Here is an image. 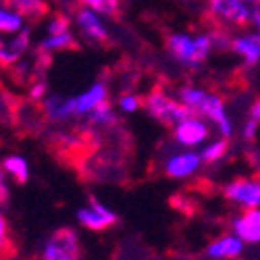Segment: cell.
Listing matches in <instances>:
<instances>
[{
    "label": "cell",
    "instance_id": "1",
    "mask_svg": "<svg viewBox=\"0 0 260 260\" xmlns=\"http://www.w3.org/2000/svg\"><path fill=\"white\" fill-rule=\"evenodd\" d=\"M169 52L181 64L189 69H198L212 50L210 36H189V34H173L167 40Z\"/></svg>",
    "mask_w": 260,
    "mask_h": 260
},
{
    "label": "cell",
    "instance_id": "2",
    "mask_svg": "<svg viewBox=\"0 0 260 260\" xmlns=\"http://www.w3.org/2000/svg\"><path fill=\"white\" fill-rule=\"evenodd\" d=\"M144 108L150 113V117H154L158 123H162L167 127H177L181 121L193 117L179 100H173L171 96H167L160 90H154L146 96Z\"/></svg>",
    "mask_w": 260,
    "mask_h": 260
},
{
    "label": "cell",
    "instance_id": "3",
    "mask_svg": "<svg viewBox=\"0 0 260 260\" xmlns=\"http://www.w3.org/2000/svg\"><path fill=\"white\" fill-rule=\"evenodd\" d=\"M42 260H79L77 235L71 229H58L52 233L42 250Z\"/></svg>",
    "mask_w": 260,
    "mask_h": 260
},
{
    "label": "cell",
    "instance_id": "4",
    "mask_svg": "<svg viewBox=\"0 0 260 260\" xmlns=\"http://www.w3.org/2000/svg\"><path fill=\"white\" fill-rule=\"evenodd\" d=\"M75 216H77L79 225H83L85 229H92V231H104L119 221L117 212H113L106 204H102L96 198H90V204L79 208L75 212Z\"/></svg>",
    "mask_w": 260,
    "mask_h": 260
},
{
    "label": "cell",
    "instance_id": "5",
    "mask_svg": "<svg viewBox=\"0 0 260 260\" xmlns=\"http://www.w3.org/2000/svg\"><path fill=\"white\" fill-rule=\"evenodd\" d=\"M225 198L246 210L260 208V177L254 179H235L225 185Z\"/></svg>",
    "mask_w": 260,
    "mask_h": 260
},
{
    "label": "cell",
    "instance_id": "6",
    "mask_svg": "<svg viewBox=\"0 0 260 260\" xmlns=\"http://www.w3.org/2000/svg\"><path fill=\"white\" fill-rule=\"evenodd\" d=\"M104 102H108V88H106L104 81H96L83 94L73 96V98H67V106H69L71 119L73 117H85V115H90L92 111H96V108L100 104H104Z\"/></svg>",
    "mask_w": 260,
    "mask_h": 260
},
{
    "label": "cell",
    "instance_id": "7",
    "mask_svg": "<svg viewBox=\"0 0 260 260\" xmlns=\"http://www.w3.org/2000/svg\"><path fill=\"white\" fill-rule=\"evenodd\" d=\"M208 9L216 19L231 25H248L252 21V11L242 0H208Z\"/></svg>",
    "mask_w": 260,
    "mask_h": 260
},
{
    "label": "cell",
    "instance_id": "8",
    "mask_svg": "<svg viewBox=\"0 0 260 260\" xmlns=\"http://www.w3.org/2000/svg\"><path fill=\"white\" fill-rule=\"evenodd\" d=\"M196 117H206L210 119L212 123H216V127H219V132H221V138L223 140H229L233 136V127H231V119L227 117L225 113V102L221 96H216V94H210L206 92L200 108H198V115Z\"/></svg>",
    "mask_w": 260,
    "mask_h": 260
},
{
    "label": "cell",
    "instance_id": "9",
    "mask_svg": "<svg viewBox=\"0 0 260 260\" xmlns=\"http://www.w3.org/2000/svg\"><path fill=\"white\" fill-rule=\"evenodd\" d=\"M208 134H210V129L200 117H189L173 129V136H175L177 144H181L185 148H193V146L202 144L208 138Z\"/></svg>",
    "mask_w": 260,
    "mask_h": 260
},
{
    "label": "cell",
    "instance_id": "10",
    "mask_svg": "<svg viewBox=\"0 0 260 260\" xmlns=\"http://www.w3.org/2000/svg\"><path fill=\"white\" fill-rule=\"evenodd\" d=\"M202 165V156L198 152H181V154H175L171 156L165 165V173L167 177L171 179H185L189 175H193Z\"/></svg>",
    "mask_w": 260,
    "mask_h": 260
},
{
    "label": "cell",
    "instance_id": "11",
    "mask_svg": "<svg viewBox=\"0 0 260 260\" xmlns=\"http://www.w3.org/2000/svg\"><path fill=\"white\" fill-rule=\"evenodd\" d=\"M233 231L244 244L260 242V208H250L233 221Z\"/></svg>",
    "mask_w": 260,
    "mask_h": 260
},
{
    "label": "cell",
    "instance_id": "12",
    "mask_svg": "<svg viewBox=\"0 0 260 260\" xmlns=\"http://www.w3.org/2000/svg\"><path fill=\"white\" fill-rule=\"evenodd\" d=\"M75 23L85 36L96 40V42H102L104 44V42L108 40V31H106L104 23L100 21L98 13H94L92 9H79L77 15H75Z\"/></svg>",
    "mask_w": 260,
    "mask_h": 260
},
{
    "label": "cell",
    "instance_id": "13",
    "mask_svg": "<svg viewBox=\"0 0 260 260\" xmlns=\"http://www.w3.org/2000/svg\"><path fill=\"white\" fill-rule=\"evenodd\" d=\"M29 40H31V29L29 27H23L11 42L0 46V64H13L17 62L23 52L27 50L29 46Z\"/></svg>",
    "mask_w": 260,
    "mask_h": 260
},
{
    "label": "cell",
    "instance_id": "14",
    "mask_svg": "<svg viewBox=\"0 0 260 260\" xmlns=\"http://www.w3.org/2000/svg\"><path fill=\"white\" fill-rule=\"evenodd\" d=\"M244 252V242L237 235H223L221 240L212 242L206 248V256L210 260H221V258H235Z\"/></svg>",
    "mask_w": 260,
    "mask_h": 260
},
{
    "label": "cell",
    "instance_id": "15",
    "mask_svg": "<svg viewBox=\"0 0 260 260\" xmlns=\"http://www.w3.org/2000/svg\"><path fill=\"white\" fill-rule=\"evenodd\" d=\"M231 50L242 56L248 64H256L260 60V34H246L231 40Z\"/></svg>",
    "mask_w": 260,
    "mask_h": 260
},
{
    "label": "cell",
    "instance_id": "16",
    "mask_svg": "<svg viewBox=\"0 0 260 260\" xmlns=\"http://www.w3.org/2000/svg\"><path fill=\"white\" fill-rule=\"evenodd\" d=\"M7 7L23 19H42L48 13L46 0H7Z\"/></svg>",
    "mask_w": 260,
    "mask_h": 260
},
{
    "label": "cell",
    "instance_id": "17",
    "mask_svg": "<svg viewBox=\"0 0 260 260\" xmlns=\"http://www.w3.org/2000/svg\"><path fill=\"white\" fill-rule=\"evenodd\" d=\"M42 106H44V113L50 121L54 123H62V121H69L71 115H69V106H67V98L64 96H48L44 102H42Z\"/></svg>",
    "mask_w": 260,
    "mask_h": 260
},
{
    "label": "cell",
    "instance_id": "18",
    "mask_svg": "<svg viewBox=\"0 0 260 260\" xmlns=\"http://www.w3.org/2000/svg\"><path fill=\"white\" fill-rule=\"evenodd\" d=\"M69 48H75V38L71 31H62V34H54V36H48L40 42L38 46V52H58V50H69Z\"/></svg>",
    "mask_w": 260,
    "mask_h": 260
},
{
    "label": "cell",
    "instance_id": "19",
    "mask_svg": "<svg viewBox=\"0 0 260 260\" xmlns=\"http://www.w3.org/2000/svg\"><path fill=\"white\" fill-rule=\"evenodd\" d=\"M3 169L7 171V175H11L17 183H25L29 179V165H27V160L23 156L13 154V156L5 158Z\"/></svg>",
    "mask_w": 260,
    "mask_h": 260
},
{
    "label": "cell",
    "instance_id": "20",
    "mask_svg": "<svg viewBox=\"0 0 260 260\" xmlns=\"http://www.w3.org/2000/svg\"><path fill=\"white\" fill-rule=\"evenodd\" d=\"M204 96H206V92L200 90V88H193V85H185V88L179 90V102L187 108L193 117L198 115V108H200Z\"/></svg>",
    "mask_w": 260,
    "mask_h": 260
},
{
    "label": "cell",
    "instance_id": "21",
    "mask_svg": "<svg viewBox=\"0 0 260 260\" xmlns=\"http://www.w3.org/2000/svg\"><path fill=\"white\" fill-rule=\"evenodd\" d=\"M25 27V19L11 9H0V34H19Z\"/></svg>",
    "mask_w": 260,
    "mask_h": 260
},
{
    "label": "cell",
    "instance_id": "22",
    "mask_svg": "<svg viewBox=\"0 0 260 260\" xmlns=\"http://www.w3.org/2000/svg\"><path fill=\"white\" fill-rule=\"evenodd\" d=\"M227 150H229V140H216L212 142L210 146H206L200 156H202V162H216V160H221L225 154H227Z\"/></svg>",
    "mask_w": 260,
    "mask_h": 260
},
{
    "label": "cell",
    "instance_id": "23",
    "mask_svg": "<svg viewBox=\"0 0 260 260\" xmlns=\"http://www.w3.org/2000/svg\"><path fill=\"white\" fill-rule=\"evenodd\" d=\"M90 123H92V125H100V127L115 125V123H117V115H115V111H113V106L108 104V102L100 104L96 111L90 113Z\"/></svg>",
    "mask_w": 260,
    "mask_h": 260
},
{
    "label": "cell",
    "instance_id": "24",
    "mask_svg": "<svg viewBox=\"0 0 260 260\" xmlns=\"http://www.w3.org/2000/svg\"><path fill=\"white\" fill-rule=\"evenodd\" d=\"M81 3L94 13L102 15H117L119 11V0H81Z\"/></svg>",
    "mask_w": 260,
    "mask_h": 260
},
{
    "label": "cell",
    "instance_id": "25",
    "mask_svg": "<svg viewBox=\"0 0 260 260\" xmlns=\"http://www.w3.org/2000/svg\"><path fill=\"white\" fill-rule=\"evenodd\" d=\"M140 98L138 96H134V94H125V96H121L119 98V108L123 113H136L138 108H140Z\"/></svg>",
    "mask_w": 260,
    "mask_h": 260
},
{
    "label": "cell",
    "instance_id": "26",
    "mask_svg": "<svg viewBox=\"0 0 260 260\" xmlns=\"http://www.w3.org/2000/svg\"><path fill=\"white\" fill-rule=\"evenodd\" d=\"M62 31H69V21L64 19L62 15H56V17H52L50 25H48V36H54V34H62Z\"/></svg>",
    "mask_w": 260,
    "mask_h": 260
},
{
    "label": "cell",
    "instance_id": "27",
    "mask_svg": "<svg viewBox=\"0 0 260 260\" xmlns=\"http://www.w3.org/2000/svg\"><path fill=\"white\" fill-rule=\"evenodd\" d=\"M9 200V181L5 169H0V204H5Z\"/></svg>",
    "mask_w": 260,
    "mask_h": 260
},
{
    "label": "cell",
    "instance_id": "28",
    "mask_svg": "<svg viewBox=\"0 0 260 260\" xmlns=\"http://www.w3.org/2000/svg\"><path fill=\"white\" fill-rule=\"evenodd\" d=\"M256 129H258V123H254V121H246V125H244V129H242V136H244V140H248V142H252L254 138H256Z\"/></svg>",
    "mask_w": 260,
    "mask_h": 260
},
{
    "label": "cell",
    "instance_id": "29",
    "mask_svg": "<svg viewBox=\"0 0 260 260\" xmlns=\"http://www.w3.org/2000/svg\"><path fill=\"white\" fill-rule=\"evenodd\" d=\"M7 237H9V225H7V219L0 214V252L7 246Z\"/></svg>",
    "mask_w": 260,
    "mask_h": 260
},
{
    "label": "cell",
    "instance_id": "30",
    "mask_svg": "<svg viewBox=\"0 0 260 260\" xmlns=\"http://www.w3.org/2000/svg\"><path fill=\"white\" fill-rule=\"evenodd\" d=\"M250 121H254V123H260V98L252 104V108H250V117H248Z\"/></svg>",
    "mask_w": 260,
    "mask_h": 260
},
{
    "label": "cell",
    "instance_id": "31",
    "mask_svg": "<svg viewBox=\"0 0 260 260\" xmlns=\"http://www.w3.org/2000/svg\"><path fill=\"white\" fill-rule=\"evenodd\" d=\"M44 90H46V85H44V83L36 85V88L31 90V98H34V100H40V98H44Z\"/></svg>",
    "mask_w": 260,
    "mask_h": 260
},
{
    "label": "cell",
    "instance_id": "32",
    "mask_svg": "<svg viewBox=\"0 0 260 260\" xmlns=\"http://www.w3.org/2000/svg\"><path fill=\"white\" fill-rule=\"evenodd\" d=\"M252 21L256 23V27H258V34H260V7H256V11L252 13Z\"/></svg>",
    "mask_w": 260,
    "mask_h": 260
},
{
    "label": "cell",
    "instance_id": "33",
    "mask_svg": "<svg viewBox=\"0 0 260 260\" xmlns=\"http://www.w3.org/2000/svg\"><path fill=\"white\" fill-rule=\"evenodd\" d=\"M244 5H254V7H260V0H242Z\"/></svg>",
    "mask_w": 260,
    "mask_h": 260
},
{
    "label": "cell",
    "instance_id": "34",
    "mask_svg": "<svg viewBox=\"0 0 260 260\" xmlns=\"http://www.w3.org/2000/svg\"><path fill=\"white\" fill-rule=\"evenodd\" d=\"M3 44H5V42H3V40H0V46H3Z\"/></svg>",
    "mask_w": 260,
    "mask_h": 260
}]
</instances>
